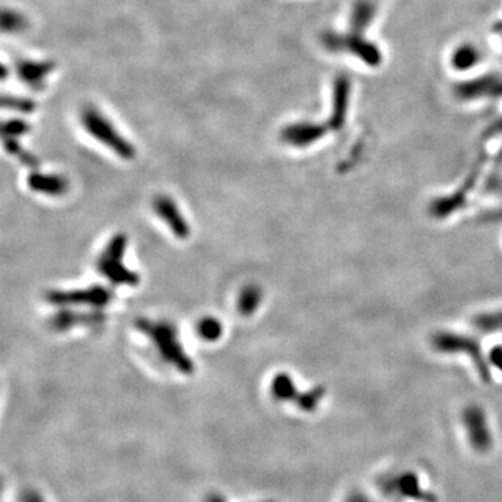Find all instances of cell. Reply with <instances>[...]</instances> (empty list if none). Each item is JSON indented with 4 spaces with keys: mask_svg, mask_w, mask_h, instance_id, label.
<instances>
[{
    "mask_svg": "<svg viewBox=\"0 0 502 502\" xmlns=\"http://www.w3.org/2000/svg\"><path fill=\"white\" fill-rule=\"evenodd\" d=\"M263 302V290L257 285H247L240 291L237 299V310L243 317L253 315Z\"/></svg>",
    "mask_w": 502,
    "mask_h": 502,
    "instance_id": "12",
    "label": "cell"
},
{
    "mask_svg": "<svg viewBox=\"0 0 502 502\" xmlns=\"http://www.w3.org/2000/svg\"><path fill=\"white\" fill-rule=\"evenodd\" d=\"M3 106L19 110V112H24V113H29L31 110L35 109L34 102H31L29 99H21V98H5Z\"/></svg>",
    "mask_w": 502,
    "mask_h": 502,
    "instance_id": "21",
    "label": "cell"
},
{
    "mask_svg": "<svg viewBox=\"0 0 502 502\" xmlns=\"http://www.w3.org/2000/svg\"><path fill=\"white\" fill-rule=\"evenodd\" d=\"M324 396V391L322 388H317L313 391H309L306 394H303L302 396L298 398V405L299 407H302L303 410H314L320 402V399Z\"/></svg>",
    "mask_w": 502,
    "mask_h": 502,
    "instance_id": "20",
    "label": "cell"
},
{
    "mask_svg": "<svg viewBox=\"0 0 502 502\" xmlns=\"http://www.w3.org/2000/svg\"><path fill=\"white\" fill-rule=\"evenodd\" d=\"M464 422L465 426L468 429L470 441L473 444V446L479 451H484L490 446L491 442V437L487 429V423H486V417L481 409L472 406L469 409L465 410L464 414Z\"/></svg>",
    "mask_w": 502,
    "mask_h": 502,
    "instance_id": "9",
    "label": "cell"
},
{
    "mask_svg": "<svg viewBox=\"0 0 502 502\" xmlns=\"http://www.w3.org/2000/svg\"><path fill=\"white\" fill-rule=\"evenodd\" d=\"M5 148L8 150V152H10L12 155L17 156L24 165L29 166V167H38L39 160L35 158V155L27 152L24 148H21V145L16 141V139H10V137H5Z\"/></svg>",
    "mask_w": 502,
    "mask_h": 502,
    "instance_id": "17",
    "label": "cell"
},
{
    "mask_svg": "<svg viewBox=\"0 0 502 502\" xmlns=\"http://www.w3.org/2000/svg\"><path fill=\"white\" fill-rule=\"evenodd\" d=\"M5 13L10 17V23H3V28L6 31H16L23 27V17L20 14L9 12V10H6Z\"/></svg>",
    "mask_w": 502,
    "mask_h": 502,
    "instance_id": "22",
    "label": "cell"
},
{
    "mask_svg": "<svg viewBox=\"0 0 502 502\" xmlns=\"http://www.w3.org/2000/svg\"><path fill=\"white\" fill-rule=\"evenodd\" d=\"M197 335L205 341V342H217L222 338L224 333V325L222 322L215 317H204L198 321L197 326Z\"/></svg>",
    "mask_w": 502,
    "mask_h": 502,
    "instance_id": "15",
    "label": "cell"
},
{
    "mask_svg": "<svg viewBox=\"0 0 502 502\" xmlns=\"http://www.w3.org/2000/svg\"><path fill=\"white\" fill-rule=\"evenodd\" d=\"M490 359H491V364L494 367H497L499 371H502V345H498L497 348L492 349Z\"/></svg>",
    "mask_w": 502,
    "mask_h": 502,
    "instance_id": "23",
    "label": "cell"
},
{
    "mask_svg": "<svg viewBox=\"0 0 502 502\" xmlns=\"http://www.w3.org/2000/svg\"><path fill=\"white\" fill-rule=\"evenodd\" d=\"M136 328L144 333L155 345L160 357L172 364L178 371L183 374H191L194 371V363L183 349L179 339L178 329L174 324L166 321H151L148 318H139L134 322Z\"/></svg>",
    "mask_w": 502,
    "mask_h": 502,
    "instance_id": "1",
    "label": "cell"
},
{
    "mask_svg": "<svg viewBox=\"0 0 502 502\" xmlns=\"http://www.w3.org/2000/svg\"><path fill=\"white\" fill-rule=\"evenodd\" d=\"M81 121L86 132L95 139L98 143L104 144L106 148L113 151L119 158L130 160L136 156L134 145L126 140L113 126V123L106 119L98 109L90 106L82 110Z\"/></svg>",
    "mask_w": 502,
    "mask_h": 502,
    "instance_id": "2",
    "label": "cell"
},
{
    "mask_svg": "<svg viewBox=\"0 0 502 502\" xmlns=\"http://www.w3.org/2000/svg\"><path fill=\"white\" fill-rule=\"evenodd\" d=\"M433 346L442 353H465L476 366L480 375L487 381L488 380V368L486 360L483 357L481 349L479 344L473 338L464 337L460 333L452 332H440L433 338Z\"/></svg>",
    "mask_w": 502,
    "mask_h": 502,
    "instance_id": "5",
    "label": "cell"
},
{
    "mask_svg": "<svg viewBox=\"0 0 502 502\" xmlns=\"http://www.w3.org/2000/svg\"><path fill=\"white\" fill-rule=\"evenodd\" d=\"M477 60V52L472 47H464L455 52L453 66L455 69H470Z\"/></svg>",
    "mask_w": 502,
    "mask_h": 502,
    "instance_id": "18",
    "label": "cell"
},
{
    "mask_svg": "<svg viewBox=\"0 0 502 502\" xmlns=\"http://www.w3.org/2000/svg\"><path fill=\"white\" fill-rule=\"evenodd\" d=\"M3 137H19L29 132V126L23 120H8L3 123Z\"/></svg>",
    "mask_w": 502,
    "mask_h": 502,
    "instance_id": "19",
    "label": "cell"
},
{
    "mask_svg": "<svg viewBox=\"0 0 502 502\" xmlns=\"http://www.w3.org/2000/svg\"><path fill=\"white\" fill-rule=\"evenodd\" d=\"M106 315L102 310L94 311H73V310H60L51 320L49 325L53 331L64 332L73 329L75 326H101L105 324Z\"/></svg>",
    "mask_w": 502,
    "mask_h": 502,
    "instance_id": "7",
    "label": "cell"
},
{
    "mask_svg": "<svg viewBox=\"0 0 502 502\" xmlns=\"http://www.w3.org/2000/svg\"><path fill=\"white\" fill-rule=\"evenodd\" d=\"M296 387L291 376L286 372H279L274 376L271 384V392L278 401H290L296 398Z\"/></svg>",
    "mask_w": 502,
    "mask_h": 502,
    "instance_id": "14",
    "label": "cell"
},
{
    "mask_svg": "<svg viewBox=\"0 0 502 502\" xmlns=\"http://www.w3.org/2000/svg\"><path fill=\"white\" fill-rule=\"evenodd\" d=\"M28 187L39 194L49 197H62L69 191V182L60 175L32 172L27 179Z\"/></svg>",
    "mask_w": 502,
    "mask_h": 502,
    "instance_id": "10",
    "label": "cell"
},
{
    "mask_svg": "<svg viewBox=\"0 0 502 502\" xmlns=\"http://www.w3.org/2000/svg\"><path fill=\"white\" fill-rule=\"evenodd\" d=\"M52 71L51 63H39L32 60H21L17 64L19 77L31 87H38L45 81L47 75Z\"/></svg>",
    "mask_w": 502,
    "mask_h": 502,
    "instance_id": "11",
    "label": "cell"
},
{
    "mask_svg": "<svg viewBox=\"0 0 502 502\" xmlns=\"http://www.w3.org/2000/svg\"><path fill=\"white\" fill-rule=\"evenodd\" d=\"M128 243V236L124 233L115 235L97 261L98 272L116 286H137L140 283L139 274L123 264Z\"/></svg>",
    "mask_w": 502,
    "mask_h": 502,
    "instance_id": "3",
    "label": "cell"
},
{
    "mask_svg": "<svg viewBox=\"0 0 502 502\" xmlns=\"http://www.w3.org/2000/svg\"><path fill=\"white\" fill-rule=\"evenodd\" d=\"M152 208L155 214L165 222V225L171 229V232L180 240H184L190 236V226L180 213L178 204L169 195H156L152 201Z\"/></svg>",
    "mask_w": 502,
    "mask_h": 502,
    "instance_id": "6",
    "label": "cell"
},
{
    "mask_svg": "<svg viewBox=\"0 0 502 502\" xmlns=\"http://www.w3.org/2000/svg\"><path fill=\"white\" fill-rule=\"evenodd\" d=\"M45 299L49 304L58 307L87 306L94 310H102L112 302L113 291L104 285H93L86 289L49 290Z\"/></svg>",
    "mask_w": 502,
    "mask_h": 502,
    "instance_id": "4",
    "label": "cell"
},
{
    "mask_svg": "<svg viewBox=\"0 0 502 502\" xmlns=\"http://www.w3.org/2000/svg\"><path fill=\"white\" fill-rule=\"evenodd\" d=\"M476 329L481 332H498L502 331V310L477 315L473 320Z\"/></svg>",
    "mask_w": 502,
    "mask_h": 502,
    "instance_id": "16",
    "label": "cell"
},
{
    "mask_svg": "<svg viewBox=\"0 0 502 502\" xmlns=\"http://www.w3.org/2000/svg\"><path fill=\"white\" fill-rule=\"evenodd\" d=\"M325 133V128L315 123H296L290 124L282 132V140L293 147H309L318 141Z\"/></svg>",
    "mask_w": 502,
    "mask_h": 502,
    "instance_id": "8",
    "label": "cell"
},
{
    "mask_svg": "<svg viewBox=\"0 0 502 502\" xmlns=\"http://www.w3.org/2000/svg\"><path fill=\"white\" fill-rule=\"evenodd\" d=\"M348 84L342 80L337 87V98L333 104V115L331 119V126L333 129H341L345 121L346 109H348Z\"/></svg>",
    "mask_w": 502,
    "mask_h": 502,
    "instance_id": "13",
    "label": "cell"
}]
</instances>
